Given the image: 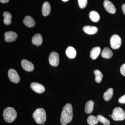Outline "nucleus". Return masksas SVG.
<instances>
[{"instance_id": "f257e3e1", "label": "nucleus", "mask_w": 125, "mask_h": 125, "mask_svg": "<svg viewBox=\"0 0 125 125\" xmlns=\"http://www.w3.org/2000/svg\"><path fill=\"white\" fill-rule=\"evenodd\" d=\"M73 108L71 104L67 103L62 109L61 114V123L62 125H66L71 121L73 118Z\"/></svg>"}, {"instance_id": "f03ea898", "label": "nucleus", "mask_w": 125, "mask_h": 125, "mask_svg": "<svg viewBox=\"0 0 125 125\" xmlns=\"http://www.w3.org/2000/svg\"><path fill=\"white\" fill-rule=\"evenodd\" d=\"M33 118L36 123L38 124L44 125L46 121V114L43 108H39L36 109L33 114Z\"/></svg>"}, {"instance_id": "7ed1b4c3", "label": "nucleus", "mask_w": 125, "mask_h": 125, "mask_svg": "<svg viewBox=\"0 0 125 125\" xmlns=\"http://www.w3.org/2000/svg\"><path fill=\"white\" fill-rule=\"evenodd\" d=\"M3 115L4 120L7 123H11L15 120L17 114L14 108L8 107L4 110Z\"/></svg>"}, {"instance_id": "20e7f679", "label": "nucleus", "mask_w": 125, "mask_h": 125, "mask_svg": "<svg viewBox=\"0 0 125 125\" xmlns=\"http://www.w3.org/2000/svg\"><path fill=\"white\" fill-rule=\"evenodd\" d=\"M111 117L114 121H122L125 119V113L122 108L116 107L113 111Z\"/></svg>"}, {"instance_id": "39448f33", "label": "nucleus", "mask_w": 125, "mask_h": 125, "mask_svg": "<svg viewBox=\"0 0 125 125\" xmlns=\"http://www.w3.org/2000/svg\"><path fill=\"white\" fill-rule=\"evenodd\" d=\"M110 43L112 49H118L121 46V39L118 35L114 34L110 39Z\"/></svg>"}, {"instance_id": "423d86ee", "label": "nucleus", "mask_w": 125, "mask_h": 125, "mask_svg": "<svg viewBox=\"0 0 125 125\" xmlns=\"http://www.w3.org/2000/svg\"><path fill=\"white\" fill-rule=\"evenodd\" d=\"M8 77L11 82L17 83L20 81V78L17 71L13 69H10L8 72Z\"/></svg>"}, {"instance_id": "0eeeda50", "label": "nucleus", "mask_w": 125, "mask_h": 125, "mask_svg": "<svg viewBox=\"0 0 125 125\" xmlns=\"http://www.w3.org/2000/svg\"><path fill=\"white\" fill-rule=\"evenodd\" d=\"M59 55L57 52H52L50 54L49 58V61L50 64L53 66H57L59 63Z\"/></svg>"}, {"instance_id": "6e6552de", "label": "nucleus", "mask_w": 125, "mask_h": 125, "mask_svg": "<svg viewBox=\"0 0 125 125\" xmlns=\"http://www.w3.org/2000/svg\"><path fill=\"white\" fill-rule=\"evenodd\" d=\"M104 6L106 10L110 13H115L116 9L113 4L110 1L105 0L104 2Z\"/></svg>"}, {"instance_id": "1a4fd4ad", "label": "nucleus", "mask_w": 125, "mask_h": 125, "mask_svg": "<svg viewBox=\"0 0 125 125\" xmlns=\"http://www.w3.org/2000/svg\"><path fill=\"white\" fill-rule=\"evenodd\" d=\"M18 38V35L15 32L9 31L5 34V41L7 42H11L15 41Z\"/></svg>"}, {"instance_id": "9d476101", "label": "nucleus", "mask_w": 125, "mask_h": 125, "mask_svg": "<svg viewBox=\"0 0 125 125\" xmlns=\"http://www.w3.org/2000/svg\"><path fill=\"white\" fill-rule=\"evenodd\" d=\"M31 88L33 91L38 94H42L45 92V87L41 84L37 83H33L31 84Z\"/></svg>"}, {"instance_id": "9b49d317", "label": "nucleus", "mask_w": 125, "mask_h": 125, "mask_svg": "<svg viewBox=\"0 0 125 125\" xmlns=\"http://www.w3.org/2000/svg\"><path fill=\"white\" fill-rule=\"evenodd\" d=\"M21 65L23 69L27 72L32 71L34 69L32 63L27 60H22Z\"/></svg>"}, {"instance_id": "f8f14e48", "label": "nucleus", "mask_w": 125, "mask_h": 125, "mask_svg": "<svg viewBox=\"0 0 125 125\" xmlns=\"http://www.w3.org/2000/svg\"><path fill=\"white\" fill-rule=\"evenodd\" d=\"M24 24L29 28H32L35 26L36 23L33 18L29 16H27L25 17L23 21Z\"/></svg>"}, {"instance_id": "ddd939ff", "label": "nucleus", "mask_w": 125, "mask_h": 125, "mask_svg": "<svg viewBox=\"0 0 125 125\" xmlns=\"http://www.w3.org/2000/svg\"><path fill=\"white\" fill-rule=\"evenodd\" d=\"M83 30L85 33L88 34H94L98 31L97 28L92 26H85L83 28Z\"/></svg>"}, {"instance_id": "4468645a", "label": "nucleus", "mask_w": 125, "mask_h": 125, "mask_svg": "<svg viewBox=\"0 0 125 125\" xmlns=\"http://www.w3.org/2000/svg\"><path fill=\"white\" fill-rule=\"evenodd\" d=\"M42 11L43 15L46 16L49 15L51 13V7L49 2H45L43 4Z\"/></svg>"}, {"instance_id": "2eb2a0df", "label": "nucleus", "mask_w": 125, "mask_h": 125, "mask_svg": "<svg viewBox=\"0 0 125 125\" xmlns=\"http://www.w3.org/2000/svg\"><path fill=\"white\" fill-rule=\"evenodd\" d=\"M66 54L68 58L73 59L76 57V52L75 49L72 47H68L65 51Z\"/></svg>"}, {"instance_id": "dca6fc26", "label": "nucleus", "mask_w": 125, "mask_h": 125, "mask_svg": "<svg viewBox=\"0 0 125 125\" xmlns=\"http://www.w3.org/2000/svg\"><path fill=\"white\" fill-rule=\"evenodd\" d=\"M42 37L39 33L36 34L34 36L32 39V42L33 44L36 46L42 45Z\"/></svg>"}, {"instance_id": "f3484780", "label": "nucleus", "mask_w": 125, "mask_h": 125, "mask_svg": "<svg viewBox=\"0 0 125 125\" xmlns=\"http://www.w3.org/2000/svg\"><path fill=\"white\" fill-rule=\"evenodd\" d=\"M101 52V48L99 47H94L90 52V57L93 60H95L99 55Z\"/></svg>"}, {"instance_id": "a211bd4d", "label": "nucleus", "mask_w": 125, "mask_h": 125, "mask_svg": "<svg viewBox=\"0 0 125 125\" xmlns=\"http://www.w3.org/2000/svg\"><path fill=\"white\" fill-rule=\"evenodd\" d=\"M101 55L103 58L109 59L112 56L113 53L111 50L108 48L105 47L103 50Z\"/></svg>"}, {"instance_id": "6ab92c4d", "label": "nucleus", "mask_w": 125, "mask_h": 125, "mask_svg": "<svg viewBox=\"0 0 125 125\" xmlns=\"http://www.w3.org/2000/svg\"><path fill=\"white\" fill-rule=\"evenodd\" d=\"M4 16V22L5 24L9 25L11 24L12 16L10 13L7 11H5L3 13Z\"/></svg>"}, {"instance_id": "aec40b11", "label": "nucleus", "mask_w": 125, "mask_h": 125, "mask_svg": "<svg viewBox=\"0 0 125 125\" xmlns=\"http://www.w3.org/2000/svg\"><path fill=\"white\" fill-rule=\"evenodd\" d=\"M94 103L92 100L88 101L85 104V112L87 114H90L93 110Z\"/></svg>"}, {"instance_id": "412c9836", "label": "nucleus", "mask_w": 125, "mask_h": 125, "mask_svg": "<svg viewBox=\"0 0 125 125\" xmlns=\"http://www.w3.org/2000/svg\"><path fill=\"white\" fill-rule=\"evenodd\" d=\"M89 17L92 21L94 22H97L100 19V16L97 11H92L90 12Z\"/></svg>"}, {"instance_id": "4be33fe9", "label": "nucleus", "mask_w": 125, "mask_h": 125, "mask_svg": "<svg viewBox=\"0 0 125 125\" xmlns=\"http://www.w3.org/2000/svg\"><path fill=\"white\" fill-rule=\"evenodd\" d=\"M113 94V90L112 88H110L104 94L103 98L105 101H107L110 100L112 97Z\"/></svg>"}, {"instance_id": "5701e85b", "label": "nucleus", "mask_w": 125, "mask_h": 125, "mask_svg": "<svg viewBox=\"0 0 125 125\" xmlns=\"http://www.w3.org/2000/svg\"><path fill=\"white\" fill-rule=\"evenodd\" d=\"M87 122L89 125H94L97 124L98 122L97 117L91 115L87 118Z\"/></svg>"}, {"instance_id": "b1692460", "label": "nucleus", "mask_w": 125, "mask_h": 125, "mask_svg": "<svg viewBox=\"0 0 125 125\" xmlns=\"http://www.w3.org/2000/svg\"><path fill=\"white\" fill-rule=\"evenodd\" d=\"M94 73L95 75V81L97 83H101L103 77V75L100 71L96 69L94 71Z\"/></svg>"}, {"instance_id": "393cba45", "label": "nucleus", "mask_w": 125, "mask_h": 125, "mask_svg": "<svg viewBox=\"0 0 125 125\" xmlns=\"http://www.w3.org/2000/svg\"><path fill=\"white\" fill-rule=\"evenodd\" d=\"M97 117L98 121L102 123L104 125H110V123L109 121L103 116L101 115H98L97 116Z\"/></svg>"}, {"instance_id": "a878e982", "label": "nucleus", "mask_w": 125, "mask_h": 125, "mask_svg": "<svg viewBox=\"0 0 125 125\" xmlns=\"http://www.w3.org/2000/svg\"><path fill=\"white\" fill-rule=\"evenodd\" d=\"M78 4L81 9L85 8L87 6L88 0H78Z\"/></svg>"}, {"instance_id": "bb28decb", "label": "nucleus", "mask_w": 125, "mask_h": 125, "mask_svg": "<svg viewBox=\"0 0 125 125\" xmlns=\"http://www.w3.org/2000/svg\"><path fill=\"white\" fill-rule=\"evenodd\" d=\"M120 71L121 74L125 76V63L121 66Z\"/></svg>"}, {"instance_id": "cd10ccee", "label": "nucleus", "mask_w": 125, "mask_h": 125, "mask_svg": "<svg viewBox=\"0 0 125 125\" xmlns=\"http://www.w3.org/2000/svg\"><path fill=\"white\" fill-rule=\"evenodd\" d=\"M118 102L120 103H125V94L121 97L118 99Z\"/></svg>"}, {"instance_id": "c85d7f7f", "label": "nucleus", "mask_w": 125, "mask_h": 125, "mask_svg": "<svg viewBox=\"0 0 125 125\" xmlns=\"http://www.w3.org/2000/svg\"><path fill=\"white\" fill-rule=\"evenodd\" d=\"M122 9L123 13L125 15V4H123L122 6Z\"/></svg>"}, {"instance_id": "c756f323", "label": "nucleus", "mask_w": 125, "mask_h": 125, "mask_svg": "<svg viewBox=\"0 0 125 125\" xmlns=\"http://www.w3.org/2000/svg\"><path fill=\"white\" fill-rule=\"evenodd\" d=\"M0 1L1 3H4V4H5V3H7L9 1V0H0Z\"/></svg>"}, {"instance_id": "7c9ffc66", "label": "nucleus", "mask_w": 125, "mask_h": 125, "mask_svg": "<svg viewBox=\"0 0 125 125\" xmlns=\"http://www.w3.org/2000/svg\"><path fill=\"white\" fill-rule=\"evenodd\" d=\"M62 1H64V2H66V1H68L69 0H62Z\"/></svg>"}]
</instances>
